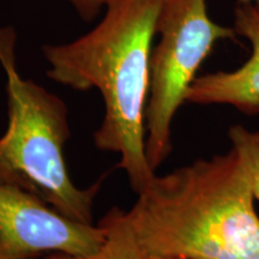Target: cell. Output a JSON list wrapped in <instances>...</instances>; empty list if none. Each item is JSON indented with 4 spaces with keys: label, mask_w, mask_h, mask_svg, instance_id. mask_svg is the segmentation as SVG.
Wrapping results in <instances>:
<instances>
[{
    "label": "cell",
    "mask_w": 259,
    "mask_h": 259,
    "mask_svg": "<svg viewBox=\"0 0 259 259\" xmlns=\"http://www.w3.org/2000/svg\"><path fill=\"white\" fill-rule=\"evenodd\" d=\"M160 6L161 0H111L100 23L83 36L42 47L48 78L101 94L105 116L94 143L120 156L116 166L137 194L156 174L147 157L145 113Z\"/></svg>",
    "instance_id": "obj_1"
},
{
    "label": "cell",
    "mask_w": 259,
    "mask_h": 259,
    "mask_svg": "<svg viewBox=\"0 0 259 259\" xmlns=\"http://www.w3.org/2000/svg\"><path fill=\"white\" fill-rule=\"evenodd\" d=\"M126 211L145 254L259 259V216L233 149L157 176Z\"/></svg>",
    "instance_id": "obj_2"
},
{
    "label": "cell",
    "mask_w": 259,
    "mask_h": 259,
    "mask_svg": "<svg viewBox=\"0 0 259 259\" xmlns=\"http://www.w3.org/2000/svg\"><path fill=\"white\" fill-rule=\"evenodd\" d=\"M16 41L14 28H0L9 114L8 128L0 138V184L21 187L67 218L93 225L94 203L103 179L87 189L71 180L64 153L70 137L67 106L19 74Z\"/></svg>",
    "instance_id": "obj_3"
},
{
    "label": "cell",
    "mask_w": 259,
    "mask_h": 259,
    "mask_svg": "<svg viewBox=\"0 0 259 259\" xmlns=\"http://www.w3.org/2000/svg\"><path fill=\"white\" fill-rule=\"evenodd\" d=\"M156 34L145 113V149L155 171L171 153L173 120L204 60L219 41L238 36L210 18L206 0H161Z\"/></svg>",
    "instance_id": "obj_4"
},
{
    "label": "cell",
    "mask_w": 259,
    "mask_h": 259,
    "mask_svg": "<svg viewBox=\"0 0 259 259\" xmlns=\"http://www.w3.org/2000/svg\"><path fill=\"white\" fill-rule=\"evenodd\" d=\"M105 238L101 223L78 222L21 187L0 184V259L89 255L101 248Z\"/></svg>",
    "instance_id": "obj_5"
},
{
    "label": "cell",
    "mask_w": 259,
    "mask_h": 259,
    "mask_svg": "<svg viewBox=\"0 0 259 259\" xmlns=\"http://www.w3.org/2000/svg\"><path fill=\"white\" fill-rule=\"evenodd\" d=\"M234 30L250 42L251 54L231 71L198 76L190 87L186 102L196 105L231 106L246 114L259 113V3L238 4Z\"/></svg>",
    "instance_id": "obj_6"
},
{
    "label": "cell",
    "mask_w": 259,
    "mask_h": 259,
    "mask_svg": "<svg viewBox=\"0 0 259 259\" xmlns=\"http://www.w3.org/2000/svg\"><path fill=\"white\" fill-rule=\"evenodd\" d=\"M100 223L105 227L106 238L99 251L89 255H69L63 253L46 254L42 259H145L127 219V213L113 208Z\"/></svg>",
    "instance_id": "obj_7"
},
{
    "label": "cell",
    "mask_w": 259,
    "mask_h": 259,
    "mask_svg": "<svg viewBox=\"0 0 259 259\" xmlns=\"http://www.w3.org/2000/svg\"><path fill=\"white\" fill-rule=\"evenodd\" d=\"M228 139L244 164L255 202H259V130L233 125L228 128Z\"/></svg>",
    "instance_id": "obj_8"
},
{
    "label": "cell",
    "mask_w": 259,
    "mask_h": 259,
    "mask_svg": "<svg viewBox=\"0 0 259 259\" xmlns=\"http://www.w3.org/2000/svg\"><path fill=\"white\" fill-rule=\"evenodd\" d=\"M85 22L95 19L111 0H66Z\"/></svg>",
    "instance_id": "obj_9"
},
{
    "label": "cell",
    "mask_w": 259,
    "mask_h": 259,
    "mask_svg": "<svg viewBox=\"0 0 259 259\" xmlns=\"http://www.w3.org/2000/svg\"><path fill=\"white\" fill-rule=\"evenodd\" d=\"M145 259H192V258L168 257V255H150V254H145Z\"/></svg>",
    "instance_id": "obj_10"
},
{
    "label": "cell",
    "mask_w": 259,
    "mask_h": 259,
    "mask_svg": "<svg viewBox=\"0 0 259 259\" xmlns=\"http://www.w3.org/2000/svg\"><path fill=\"white\" fill-rule=\"evenodd\" d=\"M246 3H259V0H238V4H246Z\"/></svg>",
    "instance_id": "obj_11"
}]
</instances>
